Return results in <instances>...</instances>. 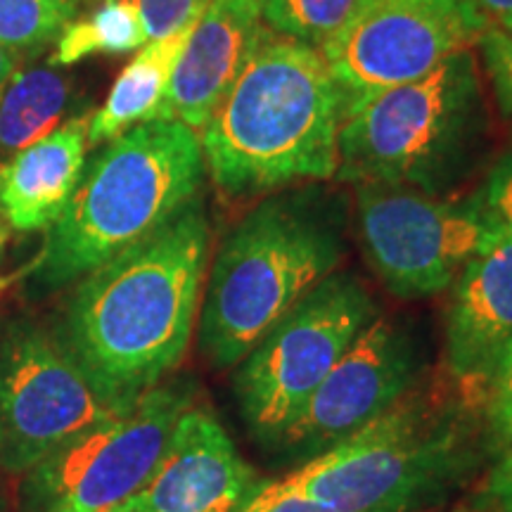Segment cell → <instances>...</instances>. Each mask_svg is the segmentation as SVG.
<instances>
[{"instance_id":"22","label":"cell","mask_w":512,"mask_h":512,"mask_svg":"<svg viewBox=\"0 0 512 512\" xmlns=\"http://www.w3.org/2000/svg\"><path fill=\"white\" fill-rule=\"evenodd\" d=\"M475 207L498 235L512 242V152L498 159L482 190L472 195Z\"/></svg>"},{"instance_id":"20","label":"cell","mask_w":512,"mask_h":512,"mask_svg":"<svg viewBox=\"0 0 512 512\" xmlns=\"http://www.w3.org/2000/svg\"><path fill=\"white\" fill-rule=\"evenodd\" d=\"M363 0H261V17L273 34L320 48L354 17Z\"/></svg>"},{"instance_id":"13","label":"cell","mask_w":512,"mask_h":512,"mask_svg":"<svg viewBox=\"0 0 512 512\" xmlns=\"http://www.w3.org/2000/svg\"><path fill=\"white\" fill-rule=\"evenodd\" d=\"M512 366V242L498 238L451 285L446 368L458 399L479 411Z\"/></svg>"},{"instance_id":"9","label":"cell","mask_w":512,"mask_h":512,"mask_svg":"<svg viewBox=\"0 0 512 512\" xmlns=\"http://www.w3.org/2000/svg\"><path fill=\"white\" fill-rule=\"evenodd\" d=\"M133 403L102 392L60 335L27 320L0 330V467L10 475Z\"/></svg>"},{"instance_id":"2","label":"cell","mask_w":512,"mask_h":512,"mask_svg":"<svg viewBox=\"0 0 512 512\" xmlns=\"http://www.w3.org/2000/svg\"><path fill=\"white\" fill-rule=\"evenodd\" d=\"M342 88L318 48L268 38L200 131L204 169L233 200L337 176Z\"/></svg>"},{"instance_id":"26","label":"cell","mask_w":512,"mask_h":512,"mask_svg":"<svg viewBox=\"0 0 512 512\" xmlns=\"http://www.w3.org/2000/svg\"><path fill=\"white\" fill-rule=\"evenodd\" d=\"M238 512H332L323 503L313 501L287 479H261L254 494Z\"/></svg>"},{"instance_id":"14","label":"cell","mask_w":512,"mask_h":512,"mask_svg":"<svg viewBox=\"0 0 512 512\" xmlns=\"http://www.w3.org/2000/svg\"><path fill=\"white\" fill-rule=\"evenodd\" d=\"M259 482L221 420L207 408L190 406L157 470L110 512H238Z\"/></svg>"},{"instance_id":"18","label":"cell","mask_w":512,"mask_h":512,"mask_svg":"<svg viewBox=\"0 0 512 512\" xmlns=\"http://www.w3.org/2000/svg\"><path fill=\"white\" fill-rule=\"evenodd\" d=\"M72 102V83L50 64L15 72L0 95V164L60 128Z\"/></svg>"},{"instance_id":"30","label":"cell","mask_w":512,"mask_h":512,"mask_svg":"<svg viewBox=\"0 0 512 512\" xmlns=\"http://www.w3.org/2000/svg\"><path fill=\"white\" fill-rule=\"evenodd\" d=\"M5 242H8V223H5L3 216H0V256H3Z\"/></svg>"},{"instance_id":"24","label":"cell","mask_w":512,"mask_h":512,"mask_svg":"<svg viewBox=\"0 0 512 512\" xmlns=\"http://www.w3.org/2000/svg\"><path fill=\"white\" fill-rule=\"evenodd\" d=\"M503 114H512V29H486L477 41Z\"/></svg>"},{"instance_id":"25","label":"cell","mask_w":512,"mask_h":512,"mask_svg":"<svg viewBox=\"0 0 512 512\" xmlns=\"http://www.w3.org/2000/svg\"><path fill=\"white\" fill-rule=\"evenodd\" d=\"M460 512H512V444L498 453Z\"/></svg>"},{"instance_id":"29","label":"cell","mask_w":512,"mask_h":512,"mask_svg":"<svg viewBox=\"0 0 512 512\" xmlns=\"http://www.w3.org/2000/svg\"><path fill=\"white\" fill-rule=\"evenodd\" d=\"M17 72V55L10 53L8 48L0 46V95H3L5 88H8V83L12 76Z\"/></svg>"},{"instance_id":"12","label":"cell","mask_w":512,"mask_h":512,"mask_svg":"<svg viewBox=\"0 0 512 512\" xmlns=\"http://www.w3.org/2000/svg\"><path fill=\"white\" fill-rule=\"evenodd\" d=\"M422 375L425 356L413 330L377 313L271 451L292 470L311 463L392 411L420 387Z\"/></svg>"},{"instance_id":"6","label":"cell","mask_w":512,"mask_h":512,"mask_svg":"<svg viewBox=\"0 0 512 512\" xmlns=\"http://www.w3.org/2000/svg\"><path fill=\"white\" fill-rule=\"evenodd\" d=\"M489 138V110L470 50L347 114L339 181L403 185L441 197L465 181Z\"/></svg>"},{"instance_id":"23","label":"cell","mask_w":512,"mask_h":512,"mask_svg":"<svg viewBox=\"0 0 512 512\" xmlns=\"http://www.w3.org/2000/svg\"><path fill=\"white\" fill-rule=\"evenodd\" d=\"M143 19L147 41H159L192 27L211 0H133Z\"/></svg>"},{"instance_id":"28","label":"cell","mask_w":512,"mask_h":512,"mask_svg":"<svg viewBox=\"0 0 512 512\" xmlns=\"http://www.w3.org/2000/svg\"><path fill=\"white\" fill-rule=\"evenodd\" d=\"M486 29H512V0H472Z\"/></svg>"},{"instance_id":"10","label":"cell","mask_w":512,"mask_h":512,"mask_svg":"<svg viewBox=\"0 0 512 512\" xmlns=\"http://www.w3.org/2000/svg\"><path fill=\"white\" fill-rule=\"evenodd\" d=\"M356 226L370 268L396 299L448 290L467 261L501 238L472 197L456 202L382 183L358 185Z\"/></svg>"},{"instance_id":"21","label":"cell","mask_w":512,"mask_h":512,"mask_svg":"<svg viewBox=\"0 0 512 512\" xmlns=\"http://www.w3.org/2000/svg\"><path fill=\"white\" fill-rule=\"evenodd\" d=\"M76 15V0H0V46L34 53L53 43Z\"/></svg>"},{"instance_id":"19","label":"cell","mask_w":512,"mask_h":512,"mask_svg":"<svg viewBox=\"0 0 512 512\" xmlns=\"http://www.w3.org/2000/svg\"><path fill=\"white\" fill-rule=\"evenodd\" d=\"M147 43L143 19L133 0H105L91 15L69 22L57 36L50 67H69L91 55L133 53Z\"/></svg>"},{"instance_id":"3","label":"cell","mask_w":512,"mask_h":512,"mask_svg":"<svg viewBox=\"0 0 512 512\" xmlns=\"http://www.w3.org/2000/svg\"><path fill=\"white\" fill-rule=\"evenodd\" d=\"M344 202L320 188L283 190L249 209L223 238L200 306V349L235 368L273 325L337 273Z\"/></svg>"},{"instance_id":"4","label":"cell","mask_w":512,"mask_h":512,"mask_svg":"<svg viewBox=\"0 0 512 512\" xmlns=\"http://www.w3.org/2000/svg\"><path fill=\"white\" fill-rule=\"evenodd\" d=\"M202 176L197 131L166 119L128 128L83 169L72 200L48 228L29 283L43 292L81 280L195 200Z\"/></svg>"},{"instance_id":"16","label":"cell","mask_w":512,"mask_h":512,"mask_svg":"<svg viewBox=\"0 0 512 512\" xmlns=\"http://www.w3.org/2000/svg\"><path fill=\"white\" fill-rule=\"evenodd\" d=\"M91 114L60 128L0 164V216L19 233L48 230L72 200L86 169Z\"/></svg>"},{"instance_id":"27","label":"cell","mask_w":512,"mask_h":512,"mask_svg":"<svg viewBox=\"0 0 512 512\" xmlns=\"http://www.w3.org/2000/svg\"><path fill=\"white\" fill-rule=\"evenodd\" d=\"M482 441L484 453L494 458L512 444V366L484 406Z\"/></svg>"},{"instance_id":"31","label":"cell","mask_w":512,"mask_h":512,"mask_svg":"<svg viewBox=\"0 0 512 512\" xmlns=\"http://www.w3.org/2000/svg\"><path fill=\"white\" fill-rule=\"evenodd\" d=\"M0 512H10L8 501H5V496H3V489H0Z\"/></svg>"},{"instance_id":"11","label":"cell","mask_w":512,"mask_h":512,"mask_svg":"<svg viewBox=\"0 0 512 512\" xmlns=\"http://www.w3.org/2000/svg\"><path fill=\"white\" fill-rule=\"evenodd\" d=\"M486 31L472 0H363L320 46L347 114L389 88L422 79Z\"/></svg>"},{"instance_id":"17","label":"cell","mask_w":512,"mask_h":512,"mask_svg":"<svg viewBox=\"0 0 512 512\" xmlns=\"http://www.w3.org/2000/svg\"><path fill=\"white\" fill-rule=\"evenodd\" d=\"M192 27L159 38V41H147V46L133 57V62L114 81L105 105L91 117L88 145L114 140L121 133H126L128 128L155 119L166 88H169L178 55H181Z\"/></svg>"},{"instance_id":"7","label":"cell","mask_w":512,"mask_h":512,"mask_svg":"<svg viewBox=\"0 0 512 512\" xmlns=\"http://www.w3.org/2000/svg\"><path fill=\"white\" fill-rule=\"evenodd\" d=\"M366 285L332 273L238 363L233 392L249 434L271 448L377 316Z\"/></svg>"},{"instance_id":"1","label":"cell","mask_w":512,"mask_h":512,"mask_svg":"<svg viewBox=\"0 0 512 512\" xmlns=\"http://www.w3.org/2000/svg\"><path fill=\"white\" fill-rule=\"evenodd\" d=\"M211 228L200 197L79 280L60 339L110 399L133 403L181 366L200 316Z\"/></svg>"},{"instance_id":"8","label":"cell","mask_w":512,"mask_h":512,"mask_svg":"<svg viewBox=\"0 0 512 512\" xmlns=\"http://www.w3.org/2000/svg\"><path fill=\"white\" fill-rule=\"evenodd\" d=\"M192 406L185 384H157L22 475V512H110L157 470L176 422Z\"/></svg>"},{"instance_id":"15","label":"cell","mask_w":512,"mask_h":512,"mask_svg":"<svg viewBox=\"0 0 512 512\" xmlns=\"http://www.w3.org/2000/svg\"><path fill=\"white\" fill-rule=\"evenodd\" d=\"M275 34L261 0H211L178 55L155 119L181 121L200 133L242 69Z\"/></svg>"},{"instance_id":"5","label":"cell","mask_w":512,"mask_h":512,"mask_svg":"<svg viewBox=\"0 0 512 512\" xmlns=\"http://www.w3.org/2000/svg\"><path fill=\"white\" fill-rule=\"evenodd\" d=\"M472 411L422 389L285 479L332 512H427L477 463Z\"/></svg>"}]
</instances>
